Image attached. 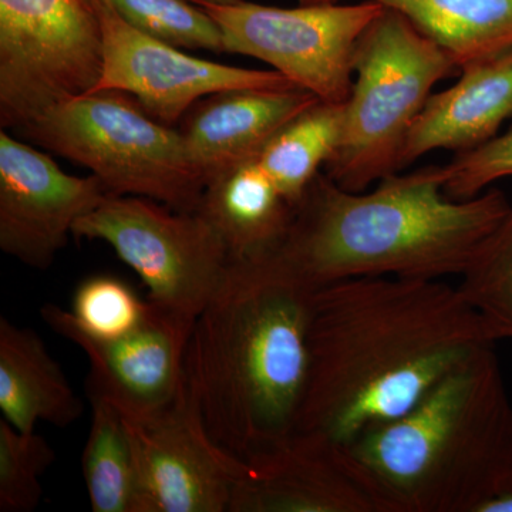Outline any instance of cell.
Segmentation results:
<instances>
[{
	"instance_id": "cell-22",
	"label": "cell",
	"mask_w": 512,
	"mask_h": 512,
	"mask_svg": "<svg viewBox=\"0 0 512 512\" xmlns=\"http://www.w3.org/2000/svg\"><path fill=\"white\" fill-rule=\"evenodd\" d=\"M457 286L500 340L512 339V207Z\"/></svg>"
},
{
	"instance_id": "cell-27",
	"label": "cell",
	"mask_w": 512,
	"mask_h": 512,
	"mask_svg": "<svg viewBox=\"0 0 512 512\" xmlns=\"http://www.w3.org/2000/svg\"><path fill=\"white\" fill-rule=\"evenodd\" d=\"M481 512H512V487L493 498Z\"/></svg>"
},
{
	"instance_id": "cell-14",
	"label": "cell",
	"mask_w": 512,
	"mask_h": 512,
	"mask_svg": "<svg viewBox=\"0 0 512 512\" xmlns=\"http://www.w3.org/2000/svg\"><path fill=\"white\" fill-rule=\"evenodd\" d=\"M228 512H396L348 444L293 433L249 466Z\"/></svg>"
},
{
	"instance_id": "cell-11",
	"label": "cell",
	"mask_w": 512,
	"mask_h": 512,
	"mask_svg": "<svg viewBox=\"0 0 512 512\" xmlns=\"http://www.w3.org/2000/svg\"><path fill=\"white\" fill-rule=\"evenodd\" d=\"M126 421L143 512L229 511L249 466L211 439L187 384L163 412Z\"/></svg>"
},
{
	"instance_id": "cell-16",
	"label": "cell",
	"mask_w": 512,
	"mask_h": 512,
	"mask_svg": "<svg viewBox=\"0 0 512 512\" xmlns=\"http://www.w3.org/2000/svg\"><path fill=\"white\" fill-rule=\"evenodd\" d=\"M460 80L431 94L414 121L402 156V170L436 150H473L495 137L512 116V49L468 64Z\"/></svg>"
},
{
	"instance_id": "cell-9",
	"label": "cell",
	"mask_w": 512,
	"mask_h": 512,
	"mask_svg": "<svg viewBox=\"0 0 512 512\" xmlns=\"http://www.w3.org/2000/svg\"><path fill=\"white\" fill-rule=\"evenodd\" d=\"M218 23L225 53L271 64L296 87L325 103H346L355 82L357 42L384 6L322 3L282 9L241 0L234 5L191 0Z\"/></svg>"
},
{
	"instance_id": "cell-19",
	"label": "cell",
	"mask_w": 512,
	"mask_h": 512,
	"mask_svg": "<svg viewBox=\"0 0 512 512\" xmlns=\"http://www.w3.org/2000/svg\"><path fill=\"white\" fill-rule=\"evenodd\" d=\"M342 0H299V5ZM400 13L451 56L458 69L512 49V0H372Z\"/></svg>"
},
{
	"instance_id": "cell-28",
	"label": "cell",
	"mask_w": 512,
	"mask_h": 512,
	"mask_svg": "<svg viewBox=\"0 0 512 512\" xmlns=\"http://www.w3.org/2000/svg\"><path fill=\"white\" fill-rule=\"evenodd\" d=\"M201 2L215 3V5H234V3H239L241 0H201Z\"/></svg>"
},
{
	"instance_id": "cell-26",
	"label": "cell",
	"mask_w": 512,
	"mask_h": 512,
	"mask_svg": "<svg viewBox=\"0 0 512 512\" xmlns=\"http://www.w3.org/2000/svg\"><path fill=\"white\" fill-rule=\"evenodd\" d=\"M444 192L453 200H470L491 184L512 177V128L483 146L458 153L444 165Z\"/></svg>"
},
{
	"instance_id": "cell-18",
	"label": "cell",
	"mask_w": 512,
	"mask_h": 512,
	"mask_svg": "<svg viewBox=\"0 0 512 512\" xmlns=\"http://www.w3.org/2000/svg\"><path fill=\"white\" fill-rule=\"evenodd\" d=\"M83 400L50 356L45 342L30 328L0 318V412L20 431L37 423L64 429L80 419Z\"/></svg>"
},
{
	"instance_id": "cell-25",
	"label": "cell",
	"mask_w": 512,
	"mask_h": 512,
	"mask_svg": "<svg viewBox=\"0 0 512 512\" xmlns=\"http://www.w3.org/2000/svg\"><path fill=\"white\" fill-rule=\"evenodd\" d=\"M55 460L45 437L0 419V511H35L42 503L43 474Z\"/></svg>"
},
{
	"instance_id": "cell-15",
	"label": "cell",
	"mask_w": 512,
	"mask_h": 512,
	"mask_svg": "<svg viewBox=\"0 0 512 512\" xmlns=\"http://www.w3.org/2000/svg\"><path fill=\"white\" fill-rule=\"evenodd\" d=\"M320 101L301 87L232 89L198 100L181 119L192 164L205 181L258 156L279 128Z\"/></svg>"
},
{
	"instance_id": "cell-1",
	"label": "cell",
	"mask_w": 512,
	"mask_h": 512,
	"mask_svg": "<svg viewBox=\"0 0 512 512\" xmlns=\"http://www.w3.org/2000/svg\"><path fill=\"white\" fill-rule=\"evenodd\" d=\"M497 332L443 279L365 276L312 296L309 362L293 433L349 444L412 409Z\"/></svg>"
},
{
	"instance_id": "cell-12",
	"label": "cell",
	"mask_w": 512,
	"mask_h": 512,
	"mask_svg": "<svg viewBox=\"0 0 512 512\" xmlns=\"http://www.w3.org/2000/svg\"><path fill=\"white\" fill-rule=\"evenodd\" d=\"M40 313L50 329L89 359L87 396L106 400L124 419H150L173 404L183 390L191 320L150 302L147 318L133 332L96 339L77 328L69 311L57 305L49 303Z\"/></svg>"
},
{
	"instance_id": "cell-6",
	"label": "cell",
	"mask_w": 512,
	"mask_h": 512,
	"mask_svg": "<svg viewBox=\"0 0 512 512\" xmlns=\"http://www.w3.org/2000/svg\"><path fill=\"white\" fill-rule=\"evenodd\" d=\"M20 131L36 146L86 167L110 195L148 198L192 212L207 185L180 130L117 90L63 101Z\"/></svg>"
},
{
	"instance_id": "cell-8",
	"label": "cell",
	"mask_w": 512,
	"mask_h": 512,
	"mask_svg": "<svg viewBox=\"0 0 512 512\" xmlns=\"http://www.w3.org/2000/svg\"><path fill=\"white\" fill-rule=\"evenodd\" d=\"M73 235L109 244L143 279L148 301L191 322L220 289L232 262L200 212L133 195H110L76 222Z\"/></svg>"
},
{
	"instance_id": "cell-2",
	"label": "cell",
	"mask_w": 512,
	"mask_h": 512,
	"mask_svg": "<svg viewBox=\"0 0 512 512\" xmlns=\"http://www.w3.org/2000/svg\"><path fill=\"white\" fill-rule=\"evenodd\" d=\"M315 291L272 254L232 261L192 326L188 392L211 439L248 466L295 429Z\"/></svg>"
},
{
	"instance_id": "cell-13",
	"label": "cell",
	"mask_w": 512,
	"mask_h": 512,
	"mask_svg": "<svg viewBox=\"0 0 512 512\" xmlns=\"http://www.w3.org/2000/svg\"><path fill=\"white\" fill-rule=\"evenodd\" d=\"M109 197L96 175L66 174L46 153L0 131V249L6 255L49 269L76 222Z\"/></svg>"
},
{
	"instance_id": "cell-23",
	"label": "cell",
	"mask_w": 512,
	"mask_h": 512,
	"mask_svg": "<svg viewBox=\"0 0 512 512\" xmlns=\"http://www.w3.org/2000/svg\"><path fill=\"white\" fill-rule=\"evenodd\" d=\"M134 29L185 50L225 53L218 23L191 0H104Z\"/></svg>"
},
{
	"instance_id": "cell-24",
	"label": "cell",
	"mask_w": 512,
	"mask_h": 512,
	"mask_svg": "<svg viewBox=\"0 0 512 512\" xmlns=\"http://www.w3.org/2000/svg\"><path fill=\"white\" fill-rule=\"evenodd\" d=\"M150 311V301L113 275H94L77 285L70 318L86 335L116 339L137 329Z\"/></svg>"
},
{
	"instance_id": "cell-4",
	"label": "cell",
	"mask_w": 512,
	"mask_h": 512,
	"mask_svg": "<svg viewBox=\"0 0 512 512\" xmlns=\"http://www.w3.org/2000/svg\"><path fill=\"white\" fill-rule=\"evenodd\" d=\"M348 446L396 512H481L512 487V404L494 345Z\"/></svg>"
},
{
	"instance_id": "cell-17",
	"label": "cell",
	"mask_w": 512,
	"mask_h": 512,
	"mask_svg": "<svg viewBox=\"0 0 512 512\" xmlns=\"http://www.w3.org/2000/svg\"><path fill=\"white\" fill-rule=\"evenodd\" d=\"M197 211L220 235L232 261H248L281 245L295 207L255 156L212 175Z\"/></svg>"
},
{
	"instance_id": "cell-5",
	"label": "cell",
	"mask_w": 512,
	"mask_h": 512,
	"mask_svg": "<svg viewBox=\"0 0 512 512\" xmlns=\"http://www.w3.org/2000/svg\"><path fill=\"white\" fill-rule=\"evenodd\" d=\"M353 69L342 140L323 173L362 192L402 170L407 136L431 90L460 69L439 43L387 8L357 42Z\"/></svg>"
},
{
	"instance_id": "cell-3",
	"label": "cell",
	"mask_w": 512,
	"mask_h": 512,
	"mask_svg": "<svg viewBox=\"0 0 512 512\" xmlns=\"http://www.w3.org/2000/svg\"><path fill=\"white\" fill-rule=\"evenodd\" d=\"M444 165L393 174L370 192L320 173L272 255L312 288L365 276H461L512 204L491 188L470 200L444 192Z\"/></svg>"
},
{
	"instance_id": "cell-21",
	"label": "cell",
	"mask_w": 512,
	"mask_h": 512,
	"mask_svg": "<svg viewBox=\"0 0 512 512\" xmlns=\"http://www.w3.org/2000/svg\"><path fill=\"white\" fill-rule=\"evenodd\" d=\"M89 399L92 423L84 444L82 470L90 507L93 512H143L127 421L106 400Z\"/></svg>"
},
{
	"instance_id": "cell-10",
	"label": "cell",
	"mask_w": 512,
	"mask_h": 512,
	"mask_svg": "<svg viewBox=\"0 0 512 512\" xmlns=\"http://www.w3.org/2000/svg\"><path fill=\"white\" fill-rule=\"evenodd\" d=\"M104 63L90 93L117 90L130 94L154 119L174 126L198 100L232 89L296 87L276 70L241 69L198 59L128 25L104 0H93Z\"/></svg>"
},
{
	"instance_id": "cell-20",
	"label": "cell",
	"mask_w": 512,
	"mask_h": 512,
	"mask_svg": "<svg viewBox=\"0 0 512 512\" xmlns=\"http://www.w3.org/2000/svg\"><path fill=\"white\" fill-rule=\"evenodd\" d=\"M345 111L346 103L318 101L279 128L256 156L293 207L335 156Z\"/></svg>"
},
{
	"instance_id": "cell-7",
	"label": "cell",
	"mask_w": 512,
	"mask_h": 512,
	"mask_svg": "<svg viewBox=\"0 0 512 512\" xmlns=\"http://www.w3.org/2000/svg\"><path fill=\"white\" fill-rule=\"evenodd\" d=\"M103 63L93 0H0V127L92 92Z\"/></svg>"
}]
</instances>
